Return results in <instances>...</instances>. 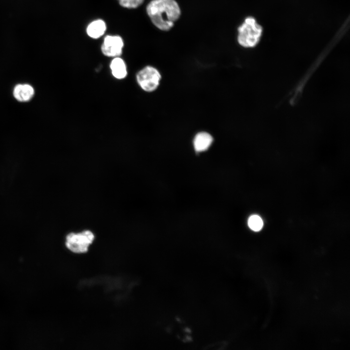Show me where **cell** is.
Returning <instances> with one entry per match:
<instances>
[{
	"label": "cell",
	"mask_w": 350,
	"mask_h": 350,
	"mask_svg": "<svg viewBox=\"0 0 350 350\" xmlns=\"http://www.w3.org/2000/svg\"><path fill=\"white\" fill-rule=\"evenodd\" d=\"M146 12L153 24L162 31L171 29L181 14L175 0H152L147 5Z\"/></svg>",
	"instance_id": "1"
},
{
	"label": "cell",
	"mask_w": 350,
	"mask_h": 350,
	"mask_svg": "<svg viewBox=\"0 0 350 350\" xmlns=\"http://www.w3.org/2000/svg\"><path fill=\"white\" fill-rule=\"evenodd\" d=\"M262 31L255 19L248 17L238 29V42L243 47H253L259 42Z\"/></svg>",
	"instance_id": "2"
},
{
	"label": "cell",
	"mask_w": 350,
	"mask_h": 350,
	"mask_svg": "<svg viewBox=\"0 0 350 350\" xmlns=\"http://www.w3.org/2000/svg\"><path fill=\"white\" fill-rule=\"evenodd\" d=\"M94 239L93 232L88 229L79 232H70L66 235L65 245L73 253H86Z\"/></svg>",
	"instance_id": "3"
},
{
	"label": "cell",
	"mask_w": 350,
	"mask_h": 350,
	"mask_svg": "<svg viewBox=\"0 0 350 350\" xmlns=\"http://www.w3.org/2000/svg\"><path fill=\"white\" fill-rule=\"evenodd\" d=\"M161 79L159 72L154 67L146 66L137 74V81L141 88L147 92L155 90Z\"/></svg>",
	"instance_id": "4"
},
{
	"label": "cell",
	"mask_w": 350,
	"mask_h": 350,
	"mask_svg": "<svg viewBox=\"0 0 350 350\" xmlns=\"http://www.w3.org/2000/svg\"><path fill=\"white\" fill-rule=\"evenodd\" d=\"M123 42L120 36L107 35L104 40L101 50L107 56L119 57L122 53Z\"/></svg>",
	"instance_id": "5"
},
{
	"label": "cell",
	"mask_w": 350,
	"mask_h": 350,
	"mask_svg": "<svg viewBox=\"0 0 350 350\" xmlns=\"http://www.w3.org/2000/svg\"><path fill=\"white\" fill-rule=\"evenodd\" d=\"M213 141L212 136L208 133L202 132L197 134L193 140V146L196 152L207 150Z\"/></svg>",
	"instance_id": "6"
},
{
	"label": "cell",
	"mask_w": 350,
	"mask_h": 350,
	"mask_svg": "<svg viewBox=\"0 0 350 350\" xmlns=\"http://www.w3.org/2000/svg\"><path fill=\"white\" fill-rule=\"evenodd\" d=\"M13 94L17 100L26 102L30 100L33 96L34 89L28 84H19L15 87Z\"/></svg>",
	"instance_id": "7"
},
{
	"label": "cell",
	"mask_w": 350,
	"mask_h": 350,
	"mask_svg": "<svg viewBox=\"0 0 350 350\" xmlns=\"http://www.w3.org/2000/svg\"><path fill=\"white\" fill-rule=\"evenodd\" d=\"M112 75L117 79H122L127 75V69L124 61L119 57H115L110 65Z\"/></svg>",
	"instance_id": "8"
},
{
	"label": "cell",
	"mask_w": 350,
	"mask_h": 350,
	"mask_svg": "<svg viewBox=\"0 0 350 350\" xmlns=\"http://www.w3.org/2000/svg\"><path fill=\"white\" fill-rule=\"evenodd\" d=\"M106 29V24L102 19L95 20L87 27V32L89 36L98 38L103 35Z\"/></svg>",
	"instance_id": "9"
},
{
	"label": "cell",
	"mask_w": 350,
	"mask_h": 350,
	"mask_svg": "<svg viewBox=\"0 0 350 350\" xmlns=\"http://www.w3.org/2000/svg\"><path fill=\"white\" fill-rule=\"evenodd\" d=\"M249 228L254 231H259L262 228L263 223L262 219L258 215L250 216L247 221Z\"/></svg>",
	"instance_id": "10"
},
{
	"label": "cell",
	"mask_w": 350,
	"mask_h": 350,
	"mask_svg": "<svg viewBox=\"0 0 350 350\" xmlns=\"http://www.w3.org/2000/svg\"><path fill=\"white\" fill-rule=\"evenodd\" d=\"M122 7L127 8H136L141 5L144 0H118Z\"/></svg>",
	"instance_id": "11"
}]
</instances>
